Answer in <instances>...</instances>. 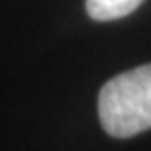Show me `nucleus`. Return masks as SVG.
I'll return each mask as SVG.
<instances>
[{
	"label": "nucleus",
	"instance_id": "nucleus-2",
	"mask_svg": "<svg viewBox=\"0 0 151 151\" xmlns=\"http://www.w3.org/2000/svg\"><path fill=\"white\" fill-rule=\"evenodd\" d=\"M143 0H86V14L96 22H112L129 16Z\"/></svg>",
	"mask_w": 151,
	"mask_h": 151
},
{
	"label": "nucleus",
	"instance_id": "nucleus-1",
	"mask_svg": "<svg viewBox=\"0 0 151 151\" xmlns=\"http://www.w3.org/2000/svg\"><path fill=\"white\" fill-rule=\"evenodd\" d=\"M98 118L112 137L151 129V63L110 78L98 92Z\"/></svg>",
	"mask_w": 151,
	"mask_h": 151
}]
</instances>
